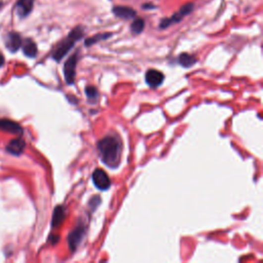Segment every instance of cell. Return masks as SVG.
<instances>
[{
    "instance_id": "cell-1",
    "label": "cell",
    "mask_w": 263,
    "mask_h": 263,
    "mask_svg": "<svg viewBox=\"0 0 263 263\" xmlns=\"http://www.w3.org/2000/svg\"><path fill=\"white\" fill-rule=\"evenodd\" d=\"M98 151L102 161L110 168H115L119 164L122 144L119 138L115 135H108L101 139L98 144Z\"/></svg>"
},
{
    "instance_id": "cell-2",
    "label": "cell",
    "mask_w": 263,
    "mask_h": 263,
    "mask_svg": "<svg viewBox=\"0 0 263 263\" xmlns=\"http://www.w3.org/2000/svg\"><path fill=\"white\" fill-rule=\"evenodd\" d=\"M82 35H84V30H82L80 27H76L75 29H73L70 33H69L67 38L62 40L57 46L56 50H54L53 53V59L57 62L61 61L69 53V51L73 48L76 41L82 37Z\"/></svg>"
},
{
    "instance_id": "cell-3",
    "label": "cell",
    "mask_w": 263,
    "mask_h": 263,
    "mask_svg": "<svg viewBox=\"0 0 263 263\" xmlns=\"http://www.w3.org/2000/svg\"><path fill=\"white\" fill-rule=\"evenodd\" d=\"M192 9H193V4L192 3H187V4L183 5L176 13H174V15L171 18L163 19L160 22V24H159V28L160 29H165V28H168V27H170L173 24L179 23L184 17L189 15V13L192 11Z\"/></svg>"
},
{
    "instance_id": "cell-4",
    "label": "cell",
    "mask_w": 263,
    "mask_h": 263,
    "mask_svg": "<svg viewBox=\"0 0 263 263\" xmlns=\"http://www.w3.org/2000/svg\"><path fill=\"white\" fill-rule=\"evenodd\" d=\"M78 62V53H74L69 58L64 65V75L67 85L71 86L74 84L76 76V66Z\"/></svg>"
},
{
    "instance_id": "cell-5",
    "label": "cell",
    "mask_w": 263,
    "mask_h": 263,
    "mask_svg": "<svg viewBox=\"0 0 263 263\" xmlns=\"http://www.w3.org/2000/svg\"><path fill=\"white\" fill-rule=\"evenodd\" d=\"M94 185L100 190H108L111 186V181L107 173L102 169H96L92 176Z\"/></svg>"
},
{
    "instance_id": "cell-6",
    "label": "cell",
    "mask_w": 263,
    "mask_h": 263,
    "mask_svg": "<svg viewBox=\"0 0 263 263\" xmlns=\"http://www.w3.org/2000/svg\"><path fill=\"white\" fill-rule=\"evenodd\" d=\"M86 233V226L85 225H78L75 227L70 233L68 235V244L69 247H70L71 251H75L79 244L81 243L82 239L85 237Z\"/></svg>"
},
{
    "instance_id": "cell-7",
    "label": "cell",
    "mask_w": 263,
    "mask_h": 263,
    "mask_svg": "<svg viewBox=\"0 0 263 263\" xmlns=\"http://www.w3.org/2000/svg\"><path fill=\"white\" fill-rule=\"evenodd\" d=\"M164 79V75L162 72L156 70V69H149L145 74L146 84L150 88H158Z\"/></svg>"
},
{
    "instance_id": "cell-8",
    "label": "cell",
    "mask_w": 263,
    "mask_h": 263,
    "mask_svg": "<svg viewBox=\"0 0 263 263\" xmlns=\"http://www.w3.org/2000/svg\"><path fill=\"white\" fill-rule=\"evenodd\" d=\"M0 130L7 132V133H12V134H22L23 129L19 123L16 121H12L10 119H0Z\"/></svg>"
},
{
    "instance_id": "cell-9",
    "label": "cell",
    "mask_w": 263,
    "mask_h": 263,
    "mask_svg": "<svg viewBox=\"0 0 263 263\" xmlns=\"http://www.w3.org/2000/svg\"><path fill=\"white\" fill-rule=\"evenodd\" d=\"M26 147V142L22 139V138H17V139L11 140L6 145V151L13 156H20L24 151Z\"/></svg>"
},
{
    "instance_id": "cell-10",
    "label": "cell",
    "mask_w": 263,
    "mask_h": 263,
    "mask_svg": "<svg viewBox=\"0 0 263 263\" xmlns=\"http://www.w3.org/2000/svg\"><path fill=\"white\" fill-rule=\"evenodd\" d=\"M6 48L12 52L15 53L17 52L21 47H22V38L18 33H9L6 37Z\"/></svg>"
},
{
    "instance_id": "cell-11",
    "label": "cell",
    "mask_w": 263,
    "mask_h": 263,
    "mask_svg": "<svg viewBox=\"0 0 263 263\" xmlns=\"http://www.w3.org/2000/svg\"><path fill=\"white\" fill-rule=\"evenodd\" d=\"M65 218H66V209L63 206H58L53 211V220H52V227L53 228L60 227L62 225V223L64 222Z\"/></svg>"
},
{
    "instance_id": "cell-12",
    "label": "cell",
    "mask_w": 263,
    "mask_h": 263,
    "mask_svg": "<svg viewBox=\"0 0 263 263\" xmlns=\"http://www.w3.org/2000/svg\"><path fill=\"white\" fill-rule=\"evenodd\" d=\"M114 15L120 19L132 20L136 17V11L133 8L127 6H114L112 8Z\"/></svg>"
},
{
    "instance_id": "cell-13",
    "label": "cell",
    "mask_w": 263,
    "mask_h": 263,
    "mask_svg": "<svg viewBox=\"0 0 263 263\" xmlns=\"http://www.w3.org/2000/svg\"><path fill=\"white\" fill-rule=\"evenodd\" d=\"M34 0H19L17 3L18 13L21 18H25L29 15L33 8Z\"/></svg>"
},
{
    "instance_id": "cell-14",
    "label": "cell",
    "mask_w": 263,
    "mask_h": 263,
    "mask_svg": "<svg viewBox=\"0 0 263 263\" xmlns=\"http://www.w3.org/2000/svg\"><path fill=\"white\" fill-rule=\"evenodd\" d=\"M23 45V52L27 57L29 58H35L37 54V47L35 43L31 39H26Z\"/></svg>"
},
{
    "instance_id": "cell-15",
    "label": "cell",
    "mask_w": 263,
    "mask_h": 263,
    "mask_svg": "<svg viewBox=\"0 0 263 263\" xmlns=\"http://www.w3.org/2000/svg\"><path fill=\"white\" fill-rule=\"evenodd\" d=\"M197 62H198V60L196 59V57L192 56V54L187 53H183L178 57V63L181 66H183L184 68L192 67Z\"/></svg>"
},
{
    "instance_id": "cell-16",
    "label": "cell",
    "mask_w": 263,
    "mask_h": 263,
    "mask_svg": "<svg viewBox=\"0 0 263 263\" xmlns=\"http://www.w3.org/2000/svg\"><path fill=\"white\" fill-rule=\"evenodd\" d=\"M86 95L87 98L89 99V102L92 104L97 103V101L99 99V92L94 86H88L86 88Z\"/></svg>"
},
{
    "instance_id": "cell-17",
    "label": "cell",
    "mask_w": 263,
    "mask_h": 263,
    "mask_svg": "<svg viewBox=\"0 0 263 263\" xmlns=\"http://www.w3.org/2000/svg\"><path fill=\"white\" fill-rule=\"evenodd\" d=\"M111 35H112L111 33H100V34H96L95 36L86 39L85 45H86V47L93 46V45H95L97 43H99V41H101V40H105V39L109 38Z\"/></svg>"
},
{
    "instance_id": "cell-18",
    "label": "cell",
    "mask_w": 263,
    "mask_h": 263,
    "mask_svg": "<svg viewBox=\"0 0 263 263\" xmlns=\"http://www.w3.org/2000/svg\"><path fill=\"white\" fill-rule=\"evenodd\" d=\"M145 27V22L143 19H136L131 25V31L134 34H140Z\"/></svg>"
},
{
    "instance_id": "cell-19",
    "label": "cell",
    "mask_w": 263,
    "mask_h": 263,
    "mask_svg": "<svg viewBox=\"0 0 263 263\" xmlns=\"http://www.w3.org/2000/svg\"><path fill=\"white\" fill-rule=\"evenodd\" d=\"M100 203H101V199H100V197L95 196V197L90 201L89 205H90V208H91V209L94 211V210L97 209V207H98V206L100 205Z\"/></svg>"
},
{
    "instance_id": "cell-20",
    "label": "cell",
    "mask_w": 263,
    "mask_h": 263,
    "mask_svg": "<svg viewBox=\"0 0 263 263\" xmlns=\"http://www.w3.org/2000/svg\"><path fill=\"white\" fill-rule=\"evenodd\" d=\"M59 240H60V237H59V235H51V237H50V241H52V243L54 245V244H56L57 242H59Z\"/></svg>"
},
{
    "instance_id": "cell-21",
    "label": "cell",
    "mask_w": 263,
    "mask_h": 263,
    "mask_svg": "<svg viewBox=\"0 0 263 263\" xmlns=\"http://www.w3.org/2000/svg\"><path fill=\"white\" fill-rule=\"evenodd\" d=\"M4 63V59H3V56L1 54V53H0V67H1Z\"/></svg>"
},
{
    "instance_id": "cell-22",
    "label": "cell",
    "mask_w": 263,
    "mask_h": 263,
    "mask_svg": "<svg viewBox=\"0 0 263 263\" xmlns=\"http://www.w3.org/2000/svg\"><path fill=\"white\" fill-rule=\"evenodd\" d=\"M143 8H145V9H150V8H155V5H148V4H145V5H143Z\"/></svg>"
},
{
    "instance_id": "cell-23",
    "label": "cell",
    "mask_w": 263,
    "mask_h": 263,
    "mask_svg": "<svg viewBox=\"0 0 263 263\" xmlns=\"http://www.w3.org/2000/svg\"><path fill=\"white\" fill-rule=\"evenodd\" d=\"M1 5H2V3H1V2H0V7H1Z\"/></svg>"
}]
</instances>
